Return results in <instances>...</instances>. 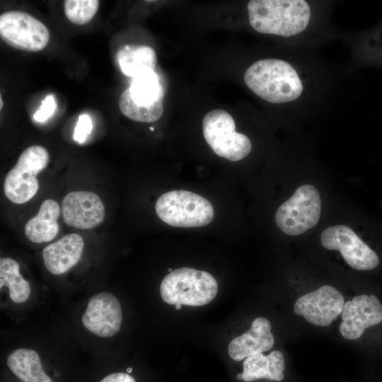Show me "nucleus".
I'll list each match as a JSON object with an SVG mask.
<instances>
[{
	"label": "nucleus",
	"mask_w": 382,
	"mask_h": 382,
	"mask_svg": "<svg viewBox=\"0 0 382 382\" xmlns=\"http://www.w3.org/2000/svg\"><path fill=\"white\" fill-rule=\"evenodd\" d=\"M303 50L296 49L289 59L255 61L245 71L246 86L266 102L289 105L293 111H306L320 99L326 81L319 66Z\"/></svg>",
	"instance_id": "obj_1"
},
{
	"label": "nucleus",
	"mask_w": 382,
	"mask_h": 382,
	"mask_svg": "<svg viewBox=\"0 0 382 382\" xmlns=\"http://www.w3.org/2000/svg\"><path fill=\"white\" fill-rule=\"evenodd\" d=\"M248 21L256 32L291 41L304 49L320 40L325 12L320 3L306 0H251L247 4Z\"/></svg>",
	"instance_id": "obj_2"
},
{
	"label": "nucleus",
	"mask_w": 382,
	"mask_h": 382,
	"mask_svg": "<svg viewBox=\"0 0 382 382\" xmlns=\"http://www.w3.org/2000/svg\"><path fill=\"white\" fill-rule=\"evenodd\" d=\"M218 284L209 272L190 267H180L168 274L161 281L162 300L170 305L200 306L216 297Z\"/></svg>",
	"instance_id": "obj_3"
},
{
	"label": "nucleus",
	"mask_w": 382,
	"mask_h": 382,
	"mask_svg": "<svg viewBox=\"0 0 382 382\" xmlns=\"http://www.w3.org/2000/svg\"><path fill=\"white\" fill-rule=\"evenodd\" d=\"M155 209L158 216L174 227L194 228L209 224L214 218L212 204L187 190H172L161 195Z\"/></svg>",
	"instance_id": "obj_4"
},
{
	"label": "nucleus",
	"mask_w": 382,
	"mask_h": 382,
	"mask_svg": "<svg viewBox=\"0 0 382 382\" xmlns=\"http://www.w3.org/2000/svg\"><path fill=\"white\" fill-rule=\"evenodd\" d=\"M202 131L207 143L220 157L231 161L245 158L252 149L250 139L236 132V124L226 111L216 109L209 112L202 120Z\"/></svg>",
	"instance_id": "obj_5"
},
{
	"label": "nucleus",
	"mask_w": 382,
	"mask_h": 382,
	"mask_svg": "<svg viewBox=\"0 0 382 382\" xmlns=\"http://www.w3.org/2000/svg\"><path fill=\"white\" fill-rule=\"evenodd\" d=\"M321 207L318 189L313 185L305 184L279 206L275 213V222L284 233L298 236L318 224Z\"/></svg>",
	"instance_id": "obj_6"
},
{
	"label": "nucleus",
	"mask_w": 382,
	"mask_h": 382,
	"mask_svg": "<svg viewBox=\"0 0 382 382\" xmlns=\"http://www.w3.org/2000/svg\"><path fill=\"white\" fill-rule=\"evenodd\" d=\"M49 160V153L42 146L33 145L25 149L5 177L4 191L6 197L16 204L30 200L39 189L37 175L47 167Z\"/></svg>",
	"instance_id": "obj_7"
},
{
	"label": "nucleus",
	"mask_w": 382,
	"mask_h": 382,
	"mask_svg": "<svg viewBox=\"0 0 382 382\" xmlns=\"http://www.w3.org/2000/svg\"><path fill=\"white\" fill-rule=\"evenodd\" d=\"M320 242L325 249L340 251L344 260L354 270L371 271L380 265L377 253L347 226L339 224L325 228Z\"/></svg>",
	"instance_id": "obj_8"
},
{
	"label": "nucleus",
	"mask_w": 382,
	"mask_h": 382,
	"mask_svg": "<svg viewBox=\"0 0 382 382\" xmlns=\"http://www.w3.org/2000/svg\"><path fill=\"white\" fill-rule=\"evenodd\" d=\"M0 36L11 47L31 52L43 50L50 40L49 30L42 22L17 11L1 14Z\"/></svg>",
	"instance_id": "obj_9"
},
{
	"label": "nucleus",
	"mask_w": 382,
	"mask_h": 382,
	"mask_svg": "<svg viewBox=\"0 0 382 382\" xmlns=\"http://www.w3.org/2000/svg\"><path fill=\"white\" fill-rule=\"evenodd\" d=\"M339 330L343 338L357 340L367 330L382 326V302L374 294H361L345 302Z\"/></svg>",
	"instance_id": "obj_10"
},
{
	"label": "nucleus",
	"mask_w": 382,
	"mask_h": 382,
	"mask_svg": "<svg viewBox=\"0 0 382 382\" xmlns=\"http://www.w3.org/2000/svg\"><path fill=\"white\" fill-rule=\"evenodd\" d=\"M345 302L343 294L335 287L323 285L300 296L293 309L308 323L327 327L340 316Z\"/></svg>",
	"instance_id": "obj_11"
},
{
	"label": "nucleus",
	"mask_w": 382,
	"mask_h": 382,
	"mask_svg": "<svg viewBox=\"0 0 382 382\" xmlns=\"http://www.w3.org/2000/svg\"><path fill=\"white\" fill-rule=\"evenodd\" d=\"M83 326L100 337H110L120 330L122 321L119 300L109 292H100L90 298L82 316Z\"/></svg>",
	"instance_id": "obj_12"
},
{
	"label": "nucleus",
	"mask_w": 382,
	"mask_h": 382,
	"mask_svg": "<svg viewBox=\"0 0 382 382\" xmlns=\"http://www.w3.org/2000/svg\"><path fill=\"white\" fill-rule=\"evenodd\" d=\"M105 207L99 196L90 191H73L62 202L64 221L79 229L98 226L105 218Z\"/></svg>",
	"instance_id": "obj_13"
},
{
	"label": "nucleus",
	"mask_w": 382,
	"mask_h": 382,
	"mask_svg": "<svg viewBox=\"0 0 382 382\" xmlns=\"http://www.w3.org/2000/svg\"><path fill=\"white\" fill-rule=\"evenodd\" d=\"M271 329L269 320L264 317L255 318L249 330L231 341L228 347L229 357L234 361H240L271 349L274 344Z\"/></svg>",
	"instance_id": "obj_14"
},
{
	"label": "nucleus",
	"mask_w": 382,
	"mask_h": 382,
	"mask_svg": "<svg viewBox=\"0 0 382 382\" xmlns=\"http://www.w3.org/2000/svg\"><path fill=\"white\" fill-rule=\"evenodd\" d=\"M84 248L83 238L71 233L47 245L42 250V259L46 269L58 275L73 267L79 261Z\"/></svg>",
	"instance_id": "obj_15"
},
{
	"label": "nucleus",
	"mask_w": 382,
	"mask_h": 382,
	"mask_svg": "<svg viewBox=\"0 0 382 382\" xmlns=\"http://www.w3.org/2000/svg\"><path fill=\"white\" fill-rule=\"evenodd\" d=\"M60 213L61 209L55 200L47 199L43 201L37 214L25 226L24 231L27 238L37 243L54 239L59 232L57 220Z\"/></svg>",
	"instance_id": "obj_16"
},
{
	"label": "nucleus",
	"mask_w": 382,
	"mask_h": 382,
	"mask_svg": "<svg viewBox=\"0 0 382 382\" xmlns=\"http://www.w3.org/2000/svg\"><path fill=\"white\" fill-rule=\"evenodd\" d=\"M243 366V380L246 382L260 378L281 381L284 377V357L279 350H274L267 355L260 353L247 357Z\"/></svg>",
	"instance_id": "obj_17"
},
{
	"label": "nucleus",
	"mask_w": 382,
	"mask_h": 382,
	"mask_svg": "<svg viewBox=\"0 0 382 382\" xmlns=\"http://www.w3.org/2000/svg\"><path fill=\"white\" fill-rule=\"evenodd\" d=\"M117 59L123 74L133 79L154 71L157 62L155 51L144 45H125L118 51Z\"/></svg>",
	"instance_id": "obj_18"
},
{
	"label": "nucleus",
	"mask_w": 382,
	"mask_h": 382,
	"mask_svg": "<svg viewBox=\"0 0 382 382\" xmlns=\"http://www.w3.org/2000/svg\"><path fill=\"white\" fill-rule=\"evenodd\" d=\"M6 364L23 382H52L43 370L40 356L33 349L15 350L8 355Z\"/></svg>",
	"instance_id": "obj_19"
},
{
	"label": "nucleus",
	"mask_w": 382,
	"mask_h": 382,
	"mask_svg": "<svg viewBox=\"0 0 382 382\" xmlns=\"http://www.w3.org/2000/svg\"><path fill=\"white\" fill-rule=\"evenodd\" d=\"M353 48L361 64L382 66V21L355 37Z\"/></svg>",
	"instance_id": "obj_20"
},
{
	"label": "nucleus",
	"mask_w": 382,
	"mask_h": 382,
	"mask_svg": "<svg viewBox=\"0 0 382 382\" xmlns=\"http://www.w3.org/2000/svg\"><path fill=\"white\" fill-rule=\"evenodd\" d=\"M7 286L11 299L17 303L26 301L31 290L29 282L20 274L19 264L10 257L0 259V288Z\"/></svg>",
	"instance_id": "obj_21"
},
{
	"label": "nucleus",
	"mask_w": 382,
	"mask_h": 382,
	"mask_svg": "<svg viewBox=\"0 0 382 382\" xmlns=\"http://www.w3.org/2000/svg\"><path fill=\"white\" fill-rule=\"evenodd\" d=\"M128 88L134 101L141 105H151L163 100V88L154 71L134 78Z\"/></svg>",
	"instance_id": "obj_22"
},
{
	"label": "nucleus",
	"mask_w": 382,
	"mask_h": 382,
	"mask_svg": "<svg viewBox=\"0 0 382 382\" xmlns=\"http://www.w3.org/2000/svg\"><path fill=\"white\" fill-rule=\"evenodd\" d=\"M119 108L124 115L140 122H155L161 118L163 112V100L151 105H141L134 101L129 88L120 95Z\"/></svg>",
	"instance_id": "obj_23"
},
{
	"label": "nucleus",
	"mask_w": 382,
	"mask_h": 382,
	"mask_svg": "<svg viewBox=\"0 0 382 382\" xmlns=\"http://www.w3.org/2000/svg\"><path fill=\"white\" fill-rule=\"evenodd\" d=\"M64 13L71 23L85 25L89 23L96 13L99 1L97 0H66L64 3Z\"/></svg>",
	"instance_id": "obj_24"
},
{
	"label": "nucleus",
	"mask_w": 382,
	"mask_h": 382,
	"mask_svg": "<svg viewBox=\"0 0 382 382\" xmlns=\"http://www.w3.org/2000/svg\"><path fill=\"white\" fill-rule=\"evenodd\" d=\"M93 124L91 117L86 115H81L78 119L74 134V139L80 143H83L88 135L91 134Z\"/></svg>",
	"instance_id": "obj_25"
},
{
	"label": "nucleus",
	"mask_w": 382,
	"mask_h": 382,
	"mask_svg": "<svg viewBox=\"0 0 382 382\" xmlns=\"http://www.w3.org/2000/svg\"><path fill=\"white\" fill-rule=\"evenodd\" d=\"M57 108L55 98L52 94L47 95L42 101L39 110L34 114V119L39 122H44L54 113Z\"/></svg>",
	"instance_id": "obj_26"
},
{
	"label": "nucleus",
	"mask_w": 382,
	"mask_h": 382,
	"mask_svg": "<svg viewBox=\"0 0 382 382\" xmlns=\"http://www.w3.org/2000/svg\"><path fill=\"white\" fill-rule=\"evenodd\" d=\"M100 382H136V381L128 374L113 373L103 378Z\"/></svg>",
	"instance_id": "obj_27"
},
{
	"label": "nucleus",
	"mask_w": 382,
	"mask_h": 382,
	"mask_svg": "<svg viewBox=\"0 0 382 382\" xmlns=\"http://www.w3.org/2000/svg\"><path fill=\"white\" fill-rule=\"evenodd\" d=\"M236 378H237L238 380H243L242 374H237Z\"/></svg>",
	"instance_id": "obj_28"
},
{
	"label": "nucleus",
	"mask_w": 382,
	"mask_h": 382,
	"mask_svg": "<svg viewBox=\"0 0 382 382\" xmlns=\"http://www.w3.org/2000/svg\"><path fill=\"white\" fill-rule=\"evenodd\" d=\"M181 307H182V305H180V304L175 305V308L176 310H180Z\"/></svg>",
	"instance_id": "obj_29"
},
{
	"label": "nucleus",
	"mask_w": 382,
	"mask_h": 382,
	"mask_svg": "<svg viewBox=\"0 0 382 382\" xmlns=\"http://www.w3.org/2000/svg\"><path fill=\"white\" fill-rule=\"evenodd\" d=\"M132 371V367H129L127 369V372L129 374V373H131Z\"/></svg>",
	"instance_id": "obj_30"
},
{
	"label": "nucleus",
	"mask_w": 382,
	"mask_h": 382,
	"mask_svg": "<svg viewBox=\"0 0 382 382\" xmlns=\"http://www.w3.org/2000/svg\"><path fill=\"white\" fill-rule=\"evenodd\" d=\"M0 102H1L0 108H1H1H2V105H3V103H2V98H1V97L0 98Z\"/></svg>",
	"instance_id": "obj_31"
},
{
	"label": "nucleus",
	"mask_w": 382,
	"mask_h": 382,
	"mask_svg": "<svg viewBox=\"0 0 382 382\" xmlns=\"http://www.w3.org/2000/svg\"><path fill=\"white\" fill-rule=\"evenodd\" d=\"M168 271L170 272H172L173 270H172L171 268H169V269H168Z\"/></svg>",
	"instance_id": "obj_32"
}]
</instances>
